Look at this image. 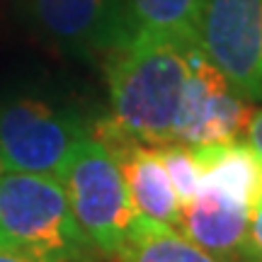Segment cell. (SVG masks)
<instances>
[{"label":"cell","mask_w":262,"mask_h":262,"mask_svg":"<svg viewBox=\"0 0 262 262\" xmlns=\"http://www.w3.org/2000/svg\"><path fill=\"white\" fill-rule=\"evenodd\" d=\"M194 44L134 34L107 56L112 117L141 143H175Z\"/></svg>","instance_id":"1"},{"label":"cell","mask_w":262,"mask_h":262,"mask_svg":"<svg viewBox=\"0 0 262 262\" xmlns=\"http://www.w3.org/2000/svg\"><path fill=\"white\" fill-rule=\"evenodd\" d=\"M0 243L80 262L93 248L75 224L61 180L15 170L0 172Z\"/></svg>","instance_id":"2"},{"label":"cell","mask_w":262,"mask_h":262,"mask_svg":"<svg viewBox=\"0 0 262 262\" xmlns=\"http://www.w3.org/2000/svg\"><path fill=\"white\" fill-rule=\"evenodd\" d=\"M58 180L85 241L112 257L129 238L139 216L117 160L93 136H88L66 160Z\"/></svg>","instance_id":"3"},{"label":"cell","mask_w":262,"mask_h":262,"mask_svg":"<svg viewBox=\"0 0 262 262\" xmlns=\"http://www.w3.org/2000/svg\"><path fill=\"white\" fill-rule=\"evenodd\" d=\"M88 136L73 112L22 97L0 112V163L15 172L58 178L75 146Z\"/></svg>","instance_id":"4"},{"label":"cell","mask_w":262,"mask_h":262,"mask_svg":"<svg viewBox=\"0 0 262 262\" xmlns=\"http://www.w3.org/2000/svg\"><path fill=\"white\" fill-rule=\"evenodd\" d=\"M196 41L243 97L262 100V0H204Z\"/></svg>","instance_id":"5"},{"label":"cell","mask_w":262,"mask_h":262,"mask_svg":"<svg viewBox=\"0 0 262 262\" xmlns=\"http://www.w3.org/2000/svg\"><path fill=\"white\" fill-rule=\"evenodd\" d=\"M253 114L250 100L228 83V78L209 61L196 41L189 54V80L175 143L206 146L241 141V136L248 134Z\"/></svg>","instance_id":"6"},{"label":"cell","mask_w":262,"mask_h":262,"mask_svg":"<svg viewBox=\"0 0 262 262\" xmlns=\"http://www.w3.org/2000/svg\"><path fill=\"white\" fill-rule=\"evenodd\" d=\"M32 15L73 56H110L136 34L131 0H32Z\"/></svg>","instance_id":"7"},{"label":"cell","mask_w":262,"mask_h":262,"mask_svg":"<svg viewBox=\"0 0 262 262\" xmlns=\"http://www.w3.org/2000/svg\"><path fill=\"white\" fill-rule=\"evenodd\" d=\"M250 214L245 206L219 194L214 189H199V194L182 206V235L219 262H245L257 255L250 245Z\"/></svg>","instance_id":"8"},{"label":"cell","mask_w":262,"mask_h":262,"mask_svg":"<svg viewBox=\"0 0 262 262\" xmlns=\"http://www.w3.org/2000/svg\"><path fill=\"white\" fill-rule=\"evenodd\" d=\"M202 170V189H214L255 211L262 204V156L243 141L192 146Z\"/></svg>","instance_id":"9"},{"label":"cell","mask_w":262,"mask_h":262,"mask_svg":"<svg viewBox=\"0 0 262 262\" xmlns=\"http://www.w3.org/2000/svg\"><path fill=\"white\" fill-rule=\"evenodd\" d=\"M117 165L122 170L131 204L141 216L168 226L180 224L182 204L165 172L158 146L136 143L129 153L117 160Z\"/></svg>","instance_id":"10"},{"label":"cell","mask_w":262,"mask_h":262,"mask_svg":"<svg viewBox=\"0 0 262 262\" xmlns=\"http://www.w3.org/2000/svg\"><path fill=\"white\" fill-rule=\"evenodd\" d=\"M114 262H219L189 238L175 231V226L136 216L129 238L112 255Z\"/></svg>","instance_id":"11"},{"label":"cell","mask_w":262,"mask_h":262,"mask_svg":"<svg viewBox=\"0 0 262 262\" xmlns=\"http://www.w3.org/2000/svg\"><path fill=\"white\" fill-rule=\"evenodd\" d=\"M204 0H131L136 34L196 41Z\"/></svg>","instance_id":"12"},{"label":"cell","mask_w":262,"mask_h":262,"mask_svg":"<svg viewBox=\"0 0 262 262\" xmlns=\"http://www.w3.org/2000/svg\"><path fill=\"white\" fill-rule=\"evenodd\" d=\"M158 150L180 204H189L202 189V170L196 165L192 146H187V143H165V146H158Z\"/></svg>","instance_id":"13"},{"label":"cell","mask_w":262,"mask_h":262,"mask_svg":"<svg viewBox=\"0 0 262 262\" xmlns=\"http://www.w3.org/2000/svg\"><path fill=\"white\" fill-rule=\"evenodd\" d=\"M0 262H80V260H61V257H47V255L27 253L19 248H10V245L0 243Z\"/></svg>","instance_id":"14"},{"label":"cell","mask_w":262,"mask_h":262,"mask_svg":"<svg viewBox=\"0 0 262 262\" xmlns=\"http://www.w3.org/2000/svg\"><path fill=\"white\" fill-rule=\"evenodd\" d=\"M250 245L257 255H262V204L250 214Z\"/></svg>","instance_id":"15"},{"label":"cell","mask_w":262,"mask_h":262,"mask_svg":"<svg viewBox=\"0 0 262 262\" xmlns=\"http://www.w3.org/2000/svg\"><path fill=\"white\" fill-rule=\"evenodd\" d=\"M248 136H250V146L262 156V110L257 114H253L250 126H248Z\"/></svg>","instance_id":"16"},{"label":"cell","mask_w":262,"mask_h":262,"mask_svg":"<svg viewBox=\"0 0 262 262\" xmlns=\"http://www.w3.org/2000/svg\"><path fill=\"white\" fill-rule=\"evenodd\" d=\"M245 262H262V255H253V257H248Z\"/></svg>","instance_id":"17"},{"label":"cell","mask_w":262,"mask_h":262,"mask_svg":"<svg viewBox=\"0 0 262 262\" xmlns=\"http://www.w3.org/2000/svg\"><path fill=\"white\" fill-rule=\"evenodd\" d=\"M3 170H5V168H3V163H0V172H3Z\"/></svg>","instance_id":"18"}]
</instances>
